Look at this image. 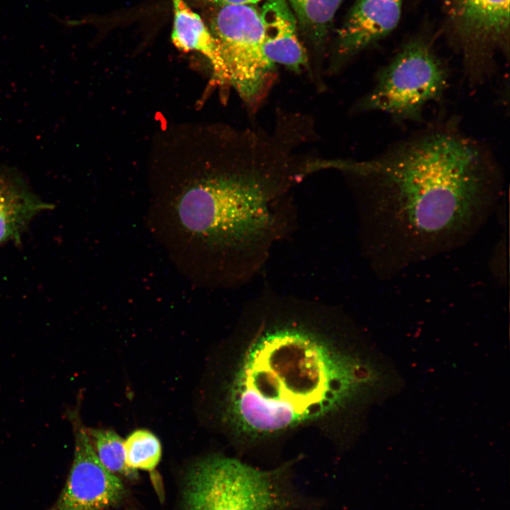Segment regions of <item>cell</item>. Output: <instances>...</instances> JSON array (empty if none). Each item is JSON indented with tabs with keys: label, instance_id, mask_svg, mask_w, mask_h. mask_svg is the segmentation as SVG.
Listing matches in <instances>:
<instances>
[{
	"label": "cell",
	"instance_id": "6da1fadb",
	"mask_svg": "<svg viewBox=\"0 0 510 510\" xmlns=\"http://www.w3.org/2000/svg\"><path fill=\"white\" fill-rule=\"evenodd\" d=\"M336 166L367 181L381 238L406 256L442 251L469 238L500 191L493 159L453 122L374 159Z\"/></svg>",
	"mask_w": 510,
	"mask_h": 510
},
{
	"label": "cell",
	"instance_id": "7a4b0ae2",
	"mask_svg": "<svg viewBox=\"0 0 510 510\" xmlns=\"http://www.w3.org/2000/svg\"><path fill=\"white\" fill-rule=\"evenodd\" d=\"M364 380L356 361L316 334L280 326L246 352L230 390L229 413L241 431L272 434L339 408Z\"/></svg>",
	"mask_w": 510,
	"mask_h": 510
},
{
	"label": "cell",
	"instance_id": "3957f363",
	"mask_svg": "<svg viewBox=\"0 0 510 510\" xmlns=\"http://www.w3.org/2000/svg\"><path fill=\"white\" fill-rule=\"evenodd\" d=\"M285 466L262 470L212 455L196 461L185 477V510H297L302 499Z\"/></svg>",
	"mask_w": 510,
	"mask_h": 510
},
{
	"label": "cell",
	"instance_id": "277c9868",
	"mask_svg": "<svg viewBox=\"0 0 510 510\" xmlns=\"http://www.w3.org/2000/svg\"><path fill=\"white\" fill-rule=\"evenodd\" d=\"M445 64L426 40L404 44L377 74L375 86L356 105L401 121H420L425 106L439 100L448 86Z\"/></svg>",
	"mask_w": 510,
	"mask_h": 510
},
{
	"label": "cell",
	"instance_id": "5b68a950",
	"mask_svg": "<svg viewBox=\"0 0 510 510\" xmlns=\"http://www.w3.org/2000/svg\"><path fill=\"white\" fill-rule=\"evenodd\" d=\"M210 30L227 67L230 84L255 110L275 77V65L264 52L260 13L251 5L219 6Z\"/></svg>",
	"mask_w": 510,
	"mask_h": 510
},
{
	"label": "cell",
	"instance_id": "8992f818",
	"mask_svg": "<svg viewBox=\"0 0 510 510\" xmlns=\"http://www.w3.org/2000/svg\"><path fill=\"white\" fill-rule=\"evenodd\" d=\"M462 50L466 75L480 82L490 74L496 50L508 52L509 0H443Z\"/></svg>",
	"mask_w": 510,
	"mask_h": 510
},
{
	"label": "cell",
	"instance_id": "52a82bcc",
	"mask_svg": "<svg viewBox=\"0 0 510 510\" xmlns=\"http://www.w3.org/2000/svg\"><path fill=\"white\" fill-rule=\"evenodd\" d=\"M66 415L74 433V458L65 486L52 510H105L119 504L125 494L120 477L100 461L79 412Z\"/></svg>",
	"mask_w": 510,
	"mask_h": 510
},
{
	"label": "cell",
	"instance_id": "ba28073f",
	"mask_svg": "<svg viewBox=\"0 0 510 510\" xmlns=\"http://www.w3.org/2000/svg\"><path fill=\"white\" fill-rule=\"evenodd\" d=\"M404 0H356L339 30V52L351 57L390 34L397 26Z\"/></svg>",
	"mask_w": 510,
	"mask_h": 510
},
{
	"label": "cell",
	"instance_id": "9c48e42d",
	"mask_svg": "<svg viewBox=\"0 0 510 510\" xmlns=\"http://www.w3.org/2000/svg\"><path fill=\"white\" fill-rule=\"evenodd\" d=\"M53 208L33 193L17 170L0 165V248L10 242L21 245L34 217Z\"/></svg>",
	"mask_w": 510,
	"mask_h": 510
},
{
	"label": "cell",
	"instance_id": "30bf717a",
	"mask_svg": "<svg viewBox=\"0 0 510 510\" xmlns=\"http://www.w3.org/2000/svg\"><path fill=\"white\" fill-rule=\"evenodd\" d=\"M259 13L266 57L274 65L300 72L307 64V56L299 40L297 21L288 0H266Z\"/></svg>",
	"mask_w": 510,
	"mask_h": 510
},
{
	"label": "cell",
	"instance_id": "8fae6325",
	"mask_svg": "<svg viewBox=\"0 0 510 510\" xmlns=\"http://www.w3.org/2000/svg\"><path fill=\"white\" fill-rule=\"evenodd\" d=\"M171 1L174 8L171 40L174 45L184 52H200L210 62L215 80L221 85H230L219 46L200 16L191 10L184 0Z\"/></svg>",
	"mask_w": 510,
	"mask_h": 510
},
{
	"label": "cell",
	"instance_id": "7c38bea8",
	"mask_svg": "<svg viewBox=\"0 0 510 510\" xmlns=\"http://www.w3.org/2000/svg\"><path fill=\"white\" fill-rule=\"evenodd\" d=\"M344 0H288L297 23L313 42L327 35L334 15Z\"/></svg>",
	"mask_w": 510,
	"mask_h": 510
},
{
	"label": "cell",
	"instance_id": "4fadbf2b",
	"mask_svg": "<svg viewBox=\"0 0 510 510\" xmlns=\"http://www.w3.org/2000/svg\"><path fill=\"white\" fill-rule=\"evenodd\" d=\"M94 449L102 464L115 475L129 480L138 478L137 470L125 463L124 441L115 431L86 428Z\"/></svg>",
	"mask_w": 510,
	"mask_h": 510
},
{
	"label": "cell",
	"instance_id": "5bb4252c",
	"mask_svg": "<svg viewBox=\"0 0 510 510\" xmlns=\"http://www.w3.org/2000/svg\"><path fill=\"white\" fill-rule=\"evenodd\" d=\"M126 465L134 470H153L162 456L159 440L152 432L137 429L124 441Z\"/></svg>",
	"mask_w": 510,
	"mask_h": 510
},
{
	"label": "cell",
	"instance_id": "9a60e30c",
	"mask_svg": "<svg viewBox=\"0 0 510 510\" xmlns=\"http://www.w3.org/2000/svg\"><path fill=\"white\" fill-rule=\"evenodd\" d=\"M208 2L219 6H236V5H251L253 6L261 0H207Z\"/></svg>",
	"mask_w": 510,
	"mask_h": 510
}]
</instances>
